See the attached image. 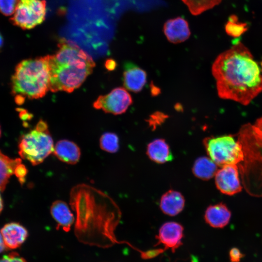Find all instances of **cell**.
<instances>
[{"mask_svg":"<svg viewBox=\"0 0 262 262\" xmlns=\"http://www.w3.org/2000/svg\"><path fill=\"white\" fill-rule=\"evenodd\" d=\"M70 204L76 214L75 233L79 241L103 248L118 243L114 231L121 213L108 195L80 184L71 189Z\"/></svg>","mask_w":262,"mask_h":262,"instance_id":"1","label":"cell"},{"mask_svg":"<svg viewBox=\"0 0 262 262\" xmlns=\"http://www.w3.org/2000/svg\"><path fill=\"white\" fill-rule=\"evenodd\" d=\"M220 98L244 105L262 91V75L250 50L241 42L220 54L212 67Z\"/></svg>","mask_w":262,"mask_h":262,"instance_id":"2","label":"cell"},{"mask_svg":"<svg viewBox=\"0 0 262 262\" xmlns=\"http://www.w3.org/2000/svg\"><path fill=\"white\" fill-rule=\"evenodd\" d=\"M58 49L49 55V90L72 92L91 74L95 66L92 57L76 44L60 39Z\"/></svg>","mask_w":262,"mask_h":262,"instance_id":"3","label":"cell"},{"mask_svg":"<svg viewBox=\"0 0 262 262\" xmlns=\"http://www.w3.org/2000/svg\"><path fill=\"white\" fill-rule=\"evenodd\" d=\"M12 93L17 104L25 98L43 97L49 90L50 74L49 55L24 60L16 66L11 79Z\"/></svg>","mask_w":262,"mask_h":262,"instance_id":"4","label":"cell"},{"mask_svg":"<svg viewBox=\"0 0 262 262\" xmlns=\"http://www.w3.org/2000/svg\"><path fill=\"white\" fill-rule=\"evenodd\" d=\"M53 139L47 123L40 120L35 129L23 135L18 144V154L21 158L29 161L32 165L42 163L53 152Z\"/></svg>","mask_w":262,"mask_h":262,"instance_id":"5","label":"cell"},{"mask_svg":"<svg viewBox=\"0 0 262 262\" xmlns=\"http://www.w3.org/2000/svg\"><path fill=\"white\" fill-rule=\"evenodd\" d=\"M203 144L209 158L218 166L236 164L244 159L241 143L231 135L208 137Z\"/></svg>","mask_w":262,"mask_h":262,"instance_id":"6","label":"cell"},{"mask_svg":"<svg viewBox=\"0 0 262 262\" xmlns=\"http://www.w3.org/2000/svg\"><path fill=\"white\" fill-rule=\"evenodd\" d=\"M46 14L45 0H19L10 20L15 26L29 30L41 24L45 19Z\"/></svg>","mask_w":262,"mask_h":262,"instance_id":"7","label":"cell"},{"mask_svg":"<svg viewBox=\"0 0 262 262\" xmlns=\"http://www.w3.org/2000/svg\"><path fill=\"white\" fill-rule=\"evenodd\" d=\"M132 102L131 95L125 88L117 87L107 95L99 96L93 106L105 113L120 115L126 111Z\"/></svg>","mask_w":262,"mask_h":262,"instance_id":"8","label":"cell"},{"mask_svg":"<svg viewBox=\"0 0 262 262\" xmlns=\"http://www.w3.org/2000/svg\"><path fill=\"white\" fill-rule=\"evenodd\" d=\"M215 183L222 194L232 196L242 190L236 164L226 165L218 170L215 175Z\"/></svg>","mask_w":262,"mask_h":262,"instance_id":"9","label":"cell"},{"mask_svg":"<svg viewBox=\"0 0 262 262\" xmlns=\"http://www.w3.org/2000/svg\"><path fill=\"white\" fill-rule=\"evenodd\" d=\"M183 228L178 223L168 222L163 224L160 229L157 236L158 244L164 246V248H171L172 251L181 244Z\"/></svg>","mask_w":262,"mask_h":262,"instance_id":"10","label":"cell"},{"mask_svg":"<svg viewBox=\"0 0 262 262\" xmlns=\"http://www.w3.org/2000/svg\"><path fill=\"white\" fill-rule=\"evenodd\" d=\"M163 31L167 40L174 44L186 41L191 35L188 22L180 16L167 20Z\"/></svg>","mask_w":262,"mask_h":262,"instance_id":"11","label":"cell"},{"mask_svg":"<svg viewBox=\"0 0 262 262\" xmlns=\"http://www.w3.org/2000/svg\"><path fill=\"white\" fill-rule=\"evenodd\" d=\"M146 71L131 62L124 65L123 81L124 87L129 91L137 93L141 91L147 82Z\"/></svg>","mask_w":262,"mask_h":262,"instance_id":"12","label":"cell"},{"mask_svg":"<svg viewBox=\"0 0 262 262\" xmlns=\"http://www.w3.org/2000/svg\"><path fill=\"white\" fill-rule=\"evenodd\" d=\"M6 248L15 249L20 246L26 239L28 233L20 224L12 222L5 225L0 230Z\"/></svg>","mask_w":262,"mask_h":262,"instance_id":"13","label":"cell"},{"mask_svg":"<svg viewBox=\"0 0 262 262\" xmlns=\"http://www.w3.org/2000/svg\"><path fill=\"white\" fill-rule=\"evenodd\" d=\"M230 217V211L223 203L209 206L204 215L206 223L215 228H222L225 227L229 222Z\"/></svg>","mask_w":262,"mask_h":262,"instance_id":"14","label":"cell"},{"mask_svg":"<svg viewBox=\"0 0 262 262\" xmlns=\"http://www.w3.org/2000/svg\"><path fill=\"white\" fill-rule=\"evenodd\" d=\"M53 153L59 160L70 164H77L81 156L79 147L75 143L67 140L58 141Z\"/></svg>","mask_w":262,"mask_h":262,"instance_id":"15","label":"cell"},{"mask_svg":"<svg viewBox=\"0 0 262 262\" xmlns=\"http://www.w3.org/2000/svg\"><path fill=\"white\" fill-rule=\"evenodd\" d=\"M50 211L52 217L57 223L58 228L60 227L64 231H69L75 218L67 204L62 200H56L52 203Z\"/></svg>","mask_w":262,"mask_h":262,"instance_id":"16","label":"cell"},{"mask_svg":"<svg viewBox=\"0 0 262 262\" xmlns=\"http://www.w3.org/2000/svg\"><path fill=\"white\" fill-rule=\"evenodd\" d=\"M185 205L183 196L179 192L170 190L161 197L160 206L162 212L168 215L175 216L180 213Z\"/></svg>","mask_w":262,"mask_h":262,"instance_id":"17","label":"cell"},{"mask_svg":"<svg viewBox=\"0 0 262 262\" xmlns=\"http://www.w3.org/2000/svg\"><path fill=\"white\" fill-rule=\"evenodd\" d=\"M147 154L150 160L159 164L169 162L173 159L169 146L163 139H156L149 143Z\"/></svg>","mask_w":262,"mask_h":262,"instance_id":"18","label":"cell"},{"mask_svg":"<svg viewBox=\"0 0 262 262\" xmlns=\"http://www.w3.org/2000/svg\"><path fill=\"white\" fill-rule=\"evenodd\" d=\"M21 163L20 158L12 159L0 151V191H3L10 177L15 174L16 167Z\"/></svg>","mask_w":262,"mask_h":262,"instance_id":"19","label":"cell"},{"mask_svg":"<svg viewBox=\"0 0 262 262\" xmlns=\"http://www.w3.org/2000/svg\"><path fill=\"white\" fill-rule=\"evenodd\" d=\"M217 166L209 157H201L196 160L192 171L197 178L208 180L215 175L218 170Z\"/></svg>","mask_w":262,"mask_h":262,"instance_id":"20","label":"cell"},{"mask_svg":"<svg viewBox=\"0 0 262 262\" xmlns=\"http://www.w3.org/2000/svg\"><path fill=\"white\" fill-rule=\"evenodd\" d=\"M191 14L197 16L218 5L222 0H181Z\"/></svg>","mask_w":262,"mask_h":262,"instance_id":"21","label":"cell"},{"mask_svg":"<svg viewBox=\"0 0 262 262\" xmlns=\"http://www.w3.org/2000/svg\"><path fill=\"white\" fill-rule=\"evenodd\" d=\"M246 23L239 22L235 15H231L225 25L227 33L233 37H238L242 35L248 29Z\"/></svg>","mask_w":262,"mask_h":262,"instance_id":"22","label":"cell"},{"mask_svg":"<svg viewBox=\"0 0 262 262\" xmlns=\"http://www.w3.org/2000/svg\"><path fill=\"white\" fill-rule=\"evenodd\" d=\"M99 146L104 151L115 153L119 148V139L117 135L113 132H105L99 140Z\"/></svg>","mask_w":262,"mask_h":262,"instance_id":"23","label":"cell"},{"mask_svg":"<svg viewBox=\"0 0 262 262\" xmlns=\"http://www.w3.org/2000/svg\"><path fill=\"white\" fill-rule=\"evenodd\" d=\"M19 0H0V12L5 16L14 14Z\"/></svg>","mask_w":262,"mask_h":262,"instance_id":"24","label":"cell"},{"mask_svg":"<svg viewBox=\"0 0 262 262\" xmlns=\"http://www.w3.org/2000/svg\"><path fill=\"white\" fill-rule=\"evenodd\" d=\"M0 262H27L16 253L4 255L0 259Z\"/></svg>","mask_w":262,"mask_h":262,"instance_id":"25","label":"cell"},{"mask_svg":"<svg viewBox=\"0 0 262 262\" xmlns=\"http://www.w3.org/2000/svg\"><path fill=\"white\" fill-rule=\"evenodd\" d=\"M28 170L26 166L21 163L16 167L15 175L18 179L19 182L23 183L25 180V176Z\"/></svg>","mask_w":262,"mask_h":262,"instance_id":"26","label":"cell"},{"mask_svg":"<svg viewBox=\"0 0 262 262\" xmlns=\"http://www.w3.org/2000/svg\"><path fill=\"white\" fill-rule=\"evenodd\" d=\"M229 255L231 262H239L241 259L244 256V255L236 247L231 248Z\"/></svg>","mask_w":262,"mask_h":262,"instance_id":"27","label":"cell"},{"mask_svg":"<svg viewBox=\"0 0 262 262\" xmlns=\"http://www.w3.org/2000/svg\"><path fill=\"white\" fill-rule=\"evenodd\" d=\"M163 251L164 250L161 249L151 250L145 252H142L141 256L143 259H150L158 255Z\"/></svg>","mask_w":262,"mask_h":262,"instance_id":"28","label":"cell"},{"mask_svg":"<svg viewBox=\"0 0 262 262\" xmlns=\"http://www.w3.org/2000/svg\"><path fill=\"white\" fill-rule=\"evenodd\" d=\"M105 66L107 69L109 70H112L115 68L116 63L113 60L109 59L106 62Z\"/></svg>","mask_w":262,"mask_h":262,"instance_id":"29","label":"cell"},{"mask_svg":"<svg viewBox=\"0 0 262 262\" xmlns=\"http://www.w3.org/2000/svg\"><path fill=\"white\" fill-rule=\"evenodd\" d=\"M6 248V247L5 245L2 235L0 232V253L4 251Z\"/></svg>","mask_w":262,"mask_h":262,"instance_id":"30","label":"cell"},{"mask_svg":"<svg viewBox=\"0 0 262 262\" xmlns=\"http://www.w3.org/2000/svg\"><path fill=\"white\" fill-rule=\"evenodd\" d=\"M3 201H2V199L1 198L0 193V213H1V211H2V209H3Z\"/></svg>","mask_w":262,"mask_h":262,"instance_id":"31","label":"cell"},{"mask_svg":"<svg viewBox=\"0 0 262 262\" xmlns=\"http://www.w3.org/2000/svg\"><path fill=\"white\" fill-rule=\"evenodd\" d=\"M3 43V38L0 33V49L2 48Z\"/></svg>","mask_w":262,"mask_h":262,"instance_id":"32","label":"cell"},{"mask_svg":"<svg viewBox=\"0 0 262 262\" xmlns=\"http://www.w3.org/2000/svg\"><path fill=\"white\" fill-rule=\"evenodd\" d=\"M0 135H1V131H0Z\"/></svg>","mask_w":262,"mask_h":262,"instance_id":"33","label":"cell"}]
</instances>
